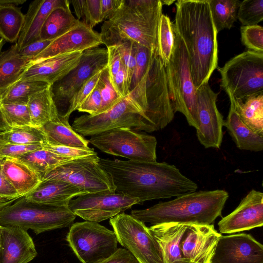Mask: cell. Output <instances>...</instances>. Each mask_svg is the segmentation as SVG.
Listing matches in <instances>:
<instances>
[{
  "label": "cell",
  "instance_id": "1",
  "mask_svg": "<svg viewBox=\"0 0 263 263\" xmlns=\"http://www.w3.org/2000/svg\"><path fill=\"white\" fill-rule=\"evenodd\" d=\"M99 163L111 176L115 192L135 198L139 203L178 197L198 189L176 166L166 162L99 158Z\"/></svg>",
  "mask_w": 263,
  "mask_h": 263
},
{
  "label": "cell",
  "instance_id": "2",
  "mask_svg": "<svg viewBox=\"0 0 263 263\" xmlns=\"http://www.w3.org/2000/svg\"><path fill=\"white\" fill-rule=\"evenodd\" d=\"M175 6L174 31L184 43L197 89L209 83L218 67V33L208 0H178Z\"/></svg>",
  "mask_w": 263,
  "mask_h": 263
},
{
  "label": "cell",
  "instance_id": "3",
  "mask_svg": "<svg viewBox=\"0 0 263 263\" xmlns=\"http://www.w3.org/2000/svg\"><path fill=\"white\" fill-rule=\"evenodd\" d=\"M162 6L161 0H123L117 12L101 26L103 44L108 47L131 41L158 52Z\"/></svg>",
  "mask_w": 263,
  "mask_h": 263
},
{
  "label": "cell",
  "instance_id": "4",
  "mask_svg": "<svg viewBox=\"0 0 263 263\" xmlns=\"http://www.w3.org/2000/svg\"><path fill=\"white\" fill-rule=\"evenodd\" d=\"M229 198L222 190L199 191L160 202L148 208L132 210L130 215L143 223L211 224L221 216Z\"/></svg>",
  "mask_w": 263,
  "mask_h": 263
},
{
  "label": "cell",
  "instance_id": "5",
  "mask_svg": "<svg viewBox=\"0 0 263 263\" xmlns=\"http://www.w3.org/2000/svg\"><path fill=\"white\" fill-rule=\"evenodd\" d=\"M149 104L146 84L140 81L113 107L103 113L76 118L72 128L82 136H92L119 128L136 131L155 132L148 119Z\"/></svg>",
  "mask_w": 263,
  "mask_h": 263
},
{
  "label": "cell",
  "instance_id": "6",
  "mask_svg": "<svg viewBox=\"0 0 263 263\" xmlns=\"http://www.w3.org/2000/svg\"><path fill=\"white\" fill-rule=\"evenodd\" d=\"M76 217L68 207L29 201L24 196L0 211V227L31 229L39 234L71 226Z\"/></svg>",
  "mask_w": 263,
  "mask_h": 263
},
{
  "label": "cell",
  "instance_id": "7",
  "mask_svg": "<svg viewBox=\"0 0 263 263\" xmlns=\"http://www.w3.org/2000/svg\"><path fill=\"white\" fill-rule=\"evenodd\" d=\"M175 35L174 51L165 67L169 96L174 112L182 113L189 125L197 129V89L193 82L184 43L179 36Z\"/></svg>",
  "mask_w": 263,
  "mask_h": 263
},
{
  "label": "cell",
  "instance_id": "8",
  "mask_svg": "<svg viewBox=\"0 0 263 263\" xmlns=\"http://www.w3.org/2000/svg\"><path fill=\"white\" fill-rule=\"evenodd\" d=\"M217 69L221 86L236 100L263 93V52L248 50Z\"/></svg>",
  "mask_w": 263,
  "mask_h": 263
},
{
  "label": "cell",
  "instance_id": "9",
  "mask_svg": "<svg viewBox=\"0 0 263 263\" xmlns=\"http://www.w3.org/2000/svg\"><path fill=\"white\" fill-rule=\"evenodd\" d=\"M88 142L104 153L128 160L157 162L156 137L131 128L108 130L91 136Z\"/></svg>",
  "mask_w": 263,
  "mask_h": 263
},
{
  "label": "cell",
  "instance_id": "10",
  "mask_svg": "<svg viewBox=\"0 0 263 263\" xmlns=\"http://www.w3.org/2000/svg\"><path fill=\"white\" fill-rule=\"evenodd\" d=\"M66 240L82 263H99L118 249L115 232L94 221L73 223Z\"/></svg>",
  "mask_w": 263,
  "mask_h": 263
},
{
  "label": "cell",
  "instance_id": "11",
  "mask_svg": "<svg viewBox=\"0 0 263 263\" xmlns=\"http://www.w3.org/2000/svg\"><path fill=\"white\" fill-rule=\"evenodd\" d=\"M98 155L72 160L48 171L41 180L65 181L78 187L86 194L103 191L115 192L110 175L99 163Z\"/></svg>",
  "mask_w": 263,
  "mask_h": 263
},
{
  "label": "cell",
  "instance_id": "12",
  "mask_svg": "<svg viewBox=\"0 0 263 263\" xmlns=\"http://www.w3.org/2000/svg\"><path fill=\"white\" fill-rule=\"evenodd\" d=\"M118 241L139 263H164L162 249L144 223L121 213L110 218Z\"/></svg>",
  "mask_w": 263,
  "mask_h": 263
},
{
  "label": "cell",
  "instance_id": "13",
  "mask_svg": "<svg viewBox=\"0 0 263 263\" xmlns=\"http://www.w3.org/2000/svg\"><path fill=\"white\" fill-rule=\"evenodd\" d=\"M107 48L95 47L83 52L79 64L66 76L50 86V90L59 116H65L68 104L82 85L97 72L106 68Z\"/></svg>",
  "mask_w": 263,
  "mask_h": 263
},
{
  "label": "cell",
  "instance_id": "14",
  "mask_svg": "<svg viewBox=\"0 0 263 263\" xmlns=\"http://www.w3.org/2000/svg\"><path fill=\"white\" fill-rule=\"evenodd\" d=\"M139 200L124 194L109 191L87 193L73 198L69 209L87 221L101 222L123 213Z\"/></svg>",
  "mask_w": 263,
  "mask_h": 263
},
{
  "label": "cell",
  "instance_id": "15",
  "mask_svg": "<svg viewBox=\"0 0 263 263\" xmlns=\"http://www.w3.org/2000/svg\"><path fill=\"white\" fill-rule=\"evenodd\" d=\"M218 93L205 83L197 89L198 128L197 138L205 148H220L223 138L224 120L216 101Z\"/></svg>",
  "mask_w": 263,
  "mask_h": 263
},
{
  "label": "cell",
  "instance_id": "16",
  "mask_svg": "<svg viewBox=\"0 0 263 263\" xmlns=\"http://www.w3.org/2000/svg\"><path fill=\"white\" fill-rule=\"evenodd\" d=\"M211 263H263V246L248 234L221 235Z\"/></svg>",
  "mask_w": 263,
  "mask_h": 263
},
{
  "label": "cell",
  "instance_id": "17",
  "mask_svg": "<svg viewBox=\"0 0 263 263\" xmlns=\"http://www.w3.org/2000/svg\"><path fill=\"white\" fill-rule=\"evenodd\" d=\"M103 44L100 33L81 21L66 33L53 40L28 65L57 55L98 47Z\"/></svg>",
  "mask_w": 263,
  "mask_h": 263
},
{
  "label": "cell",
  "instance_id": "18",
  "mask_svg": "<svg viewBox=\"0 0 263 263\" xmlns=\"http://www.w3.org/2000/svg\"><path fill=\"white\" fill-rule=\"evenodd\" d=\"M220 233L234 234L263 226V193L252 190L238 206L218 223Z\"/></svg>",
  "mask_w": 263,
  "mask_h": 263
},
{
  "label": "cell",
  "instance_id": "19",
  "mask_svg": "<svg viewBox=\"0 0 263 263\" xmlns=\"http://www.w3.org/2000/svg\"><path fill=\"white\" fill-rule=\"evenodd\" d=\"M221 235L213 224H187L180 242L183 258L192 263H211Z\"/></svg>",
  "mask_w": 263,
  "mask_h": 263
},
{
  "label": "cell",
  "instance_id": "20",
  "mask_svg": "<svg viewBox=\"0 0 263 263\" xmlns=\"http://www.w3.org/2000/svg\"><path fill=\"white\" fill-rule=\"evenodd\" d=\"M0 263H28L37 255L27 231L17 227H1Z\"/></svg>",
  "mask_w": 263,
  "mask_h": 263
},
{
  "label": "cell",
  "instance_id": "21",
  "mask_svg": "<svg viewBox=\"0 0 263 263\" xmlns=\"http://www.w3.org/2000/svg\"><path fill=\"white\" fill-rule=\"evenodd\" d=\"M83 52L61 54L28 65L19 80H39L51 86L79 64Z\"/></svg>",
  "mask_w": 263,
  "mask_h": 263
},
{
  "label": "cell",
  "instance_id": "22",
  "mask_svg": "<svg viewBox=\"0 0 263 263\" xmlns=\"http://www.w3.org/2000/svg\"><path fill=\"white\" fill-rule=\"evenodd\" d=\"M86 194L78 187L65 181L57 179L42 180L25 197L29 201L55 206L68 207L70 200Z\"/></svg>",
  "mask_w": 263,
  "mask_h": 263
},
{
  "label": "cell",
  "instance_id": "23",
  "mask_svg": "<svg viewBox=\"0 0 263 263\" xmlns=\"http://www.w3.org/2000/svg\"><path fill=\"white\" fill-rule=\"evenodd\" d=\"M68 0H35L29 5L25 14L23 27L16 42L19 50L40 40L41 28L50 12L55 8L64 6Z\"/></svg>",
  "mask_w": 263,
  "mask_h": 263
},
{
  "label": "cell",
  "instance_id": "24",
  "mask_svg": "<svg viewBox=\"0 0 263 263\" xmlns=\"http://www.w3.org/2000/svg\"><path fill=\"white\" fill-rule=\"evenodd\" d=\"M187 224L165 223L152 225L149 230L159 244L164 263H189L182 254L180 242Z\"/></svg>",
  "mask_w": 263,
  "mask_h": 263
},
{
  "label": "cell",
  "instance_id": "25",
  "mask_svg": "<svg viewBox=\"0 0 263 263\" xmlns=\"http://www.w3.org/2000/svg\"><path fill=\"white\" fill-rule=\"evenodd\" d=\"M230 107L223 126L227 127L236 146L241 150L259 152L263 149V136L252 130L241 119L236 108L235 98L227 91Z\"/></svg>",
  "mask_w": 263,
  "mask_h": 263
},
{
  "label": "cell",
  "instance_id": "26",
  "mask_svg": "<svg viewBox=\"0 0 263 263\" xmlns=\"http://www.w3.org/2000/svg\"><path fill=\"white\" fill-rule=\"evenodd\" d=\"M0 167L21 196L31 192L42 181L37 173L17 158H5Z\"/></svg>",
  "mask_w": 263,
  "mask_h": 263
},
{
  "label": "cell",
  "instance_id": "27",
  "mask_svg": "<svg viewBox=\"0 0 263 263\" xmlns=\"http://www.w3.org/2000/svg\"><path fill=\"white\" fill-rule=\"evenodd\" d=\"M41 129L46 139V143L53 145L88 148L89 142L77 133L67 120L59 118L44 125Z\"/></svg>",
  "mask_w": 263,
  "mask_h": 263
},
{
  "label": "cell",
  "instance_id": "28",
  "mask_svg": "<svg viewBox=\"0 0 263 263\" xmlns=\"http://www.w3.org/2000/svg\"><path fill=\"white\" fill-rule=\"evenodd\" d=\"M29 61L20 54L17 43L0 53V94L17 81Z\"/></svg>",
  "mask_w": 263,
  "mask_h": 263
},
{
  "label": "cell",
  "instance_id": "29",
  "mask_svg": "<svg viewBox=\"0 0 263 263\" xmlns=\"http://www.w3.org/2000/svg\"><path fill=\"white\" fill-rule=\"evenodd\" d=\"M70 2L54 8L46 19L40 33V40H53L68 32L80 22L72 14Z\"/></svg>",
  "mask_w": 263,
  "mask_h": 263
},
{
  "label": "cell",
  "instance_id": "30",
  "mask_svg": "<svg viewBox=\"0 0 263 263\" xmlns=\"http://www.w3.org/2000/svg\"><path fill=\"white\" fill-rule=\"evenodd\" d=\"M32 126L41 128L59 118L50 86L31 96L27 103Z\"/></svg>",
  "mask_w": 263,
  "mask_h": 263
},
{
  "label": "cell",
  "instance_id": "31",
  "mask_svg": "<svg viewBox=\"0 0 263 263\" xmlns=\"http://www.w3.org/2000/svg\"><path fill=\"white\" fill-rule=\"evenodd\" d=\"M50 86L48 83L39 80H18L0 94V103L27 104L29 98Z\"/></svg>",
  "mask_w": 263,
  "mask_h": 263
},
{
  "label": "cell",
  "instance_id": "32",
  "mask_svg": "<svg viewBox=\"0 0 263 263\" xmlns=\"http://www.w3.org/2000/svg\"><path fill=\"white\" fill-rule=\"evenodd\" d=\"M237 111L244 123L252 130L263 136V93L242 101L235 99Z\"/></svg>",
  "mask_w": 263,
  "mask_h": 263
},
{
  "label": "cell",
  "instance_id": "33",
  "mask_svg": "<svg viewBox=\"0 0 263 263\" xmlns=\"http://www.w3.org/2000/svg\"><path fill=\"white\" fill-rule=\"evenodd\" d=\"M41 177L48 171L72 160L53 153L43 147L28 152L17 158Z\"/></svg>",
  "mask_w": 263,
  "mask_h": 263
},
{
  "label": "cell",
  "instance_id": "34",
  "mask_svg": "<svg viewBox=\"0 0 263 263\" xmlns=\"http://www.w3.org/2000/svg\"><path fill=\"white\" fill-rule=\"evenodd\" d=\"M25 14L14 5L0 7V35L5 41L16 43L23 27Z\"/></svg>",
  "mask_w": 263,
  "mask_h": 263
},
{
  "label": "cell",
  "instance_id": "35",
  "mask_svg": "<svg viewBox=\"0 0 263 263\" xmlns=\"http://www.w3.org/2000/svg\"><path fill=\"white\" fill-rule=\"evenodd\" d=\"M214 24L217 33L230 29L237 19L241 1L239 0H208Z\"/></svg>",
  "mask_w": 263,
  "mask_h": 263
},
{
  "label": "cell",
  "instance_id": "36",
  "mask_svg": "<svg viewBox=\"0 0 263 263\" xmlns=\"http://www.w3.org/2000/svg\"><path fill=\"white\" fill-rule=\"evenodd\" d=\"M0 138L6 142L20 145L44 144L45 136L42 130L32 126L11 127L0 132Z\"/></svg>",
  "mask_w": 263,
  "mask_h": 263
},
{
  "label": "cell",
  "instance_id": "37",
  "mask_svg": "<svg viewBox=\"0 0 263 263\" xmlns=\"http://www.w3.org/2000/svg\"><path fill=\"white\" fill-rule=\"evenodd\" d=\"M173 23L166 15L162 14L158 28V54L164 67L168 64L173 54L175 44Z\"/></svg>",
  "mask_w": 263,
  "mask_h": 263
},
{
  "label": "cell",
  "instance_id": "38",
  "mask_svg": "<svg viewBox=\"0 0 263 263\" xmlns=\"http://www.w3.org/2000/svg\"><path fill=\"white\" fill-rule=\"evenodd\" d=\"M73 7L77 19L82 20L91 28L102 22L101 16V0L69 1Z\"/></svg>",
  "mask_w": 263,
  "mask_h": 263
},
{
  "label": "cell",
  "instance_id": "39",
  "mask_svg": "<svg viewBox=\"0 0 263 263\" xmlns=\"http://www.w3.org/2000/svg\"><path fill=\"white\" fill-rule=\"evenodd\" d=\"M0 108L6 122L10 127L31 126L27 104L0 103Z\"/></svg>",
  "mask_w": 263,
  "mask_h": 263
},
{
  "label": "cell",
  "instance_id": "40",
  "mask_svg": "<svg viewBox=\"0 0 263 263\" xmlns=\"http://www.w3.org/2000/svg\"><path fill=\"white\" fill-rule=\"evenodd\" d=\"M237 19L242 26L258 25L263 20V0L241 1Z\"/></svg>",
  "mask_w": 263,
  "mask_h": 263
},
{
  "label": "cell",
  "instance_id": "41",
  "mask_svg": "<svg viewBox=\"0 0 263 263\" xmlns=\"http://www.w3.org/2000/svg\"><path fill=\"white\" fill-rule=\"evenodd\" d=\"M98 84L100 89L102 99L100 114L109 110L119 102L122 97L113 86L107 67L101 71Z\"/></svg>",
  "mask_w": 263,
  "mask_h": 263
},
{
  "label": "cell",
  "instance_id": "42",
  "mask_svg": "<svg viewBox=\"0 0 263 263\" xmlns=\"http://www.w3.org/2000/svg\"><path fill=\"white\" fill-rule=\"evenodd\" d=\"M136 66L132 78L130 91L140 82L144 75L150 63L153 55L157 52H153L147 48L133 42Z\"/></svg>",
  "mask_w": 263,
  "mask_h": 263
},
{
  "label": "cell",
  "instance_id": "43",
  "mask_svg": "<svg viewBox=\"0 0 263 263\" xmlns=\"http://www.w3.org/2000/svg\"><path fill=\"white\" fill-rule=\"evenodd\" d=\"M242 43L249 50L263 52V28L259 25L240 27Z\"/></svg>",
  "mask_w": 263,
  "mask_h": 263
},
{
  "label": "cell",
  "instance_id": "44",
  "mask_svg": "<svg viewBox=\"0 0 263 263\" xmlns=\"http://www.w3.org/2000/svg\"><path fill=\"white\" fill-rule=\"evenodd\" d=\"M101 71L97 72L87 80L74 94L69 102L65 116L62 118L69 120L71 114L78 109L96 87Z\"/></svg>",
  "mask_w": 263,
  "mask_h": 263
},
{
  "label": "cell",
  "instance_id": "45",
  "mask_svg": "<svg viewBox=\"0 0 263 263\" xmlns=\"http://www.w3.org/2000/svg\"><path fill=\"white\" fill-rule=\"evenodd\" d=\"M42 147L59 156L71 160L86 158L98 155L93 149L90 147L82 148L70 146L53 145L48 143L43 144Z\"/></svg>",
  "mask_w": 263,
  "mask_h": 263
},
{
  "label": "cell",
  "instance_id": "46",
  "mask_svg": "<svg viewBox=\"0 0 263 263\" xmlns=\"http://www.w3.org/2000/svg\"><path fill=\"white\" fill-rule=\"evenodd\" d=\"M43 144L20 145L11 143L0 138V157L3 158H17L31 151L41 148Z\"/></svg>",
  "mask_w": 263,
  "mask_h": 263
},
{
  "label": "cell",
  "instance_id": "47",
  "mask_svg": "<svg viewBox=\"0 0 263 263\" xmlns=\"http://www.w3.org/2000/svg\"><path fill=\"white\" fill-rule=\"evenodd\" d=\"M121 62L126 68L128 77L132 82L135 66V54L133 42L126 41L118 45Z\"/></svg>",
  "mask_w": 263,
  "mask_h": 263
},
{
  "label": "cell",
  "instance_id": "48",
  "mask_svg": "<svg viewBox=\"0 0 263 263\" xmlns=\"http://www.w3.org/2000/svg\"><path fill=\"white\" fill-rule=\"evenodd\" d=\"M101 104L100 89L97 83L95 88L77 110L90 115H96L99 114Z\"/></svg>",
  "mask_w": 263,
  "mask_h": 263
},
{
  "label": "cell",
  "instance_id": "49",
  "mask_svg": "<svg viewBox=\"0 0 263 263\" xmlns=\"http://www.w3.org/2000/svg\"><path fill=\"white\" fill-rule=\"evenodd\" d=\"M112 84L116 91L121 97L123 98L129 93L131 82L127 70L122 63L118 72L112 81Z\"/></svg>",
  "mask_w": 263,
  "mask_h": 263
},
{
  "label": "cell",
  "instance_id": "50",
  "mask_svg": "<svg viewBox=\"0 0 263 263\" xmlns=\"http://www.w3.org/2000/svg\"><path fill=\"white\" fill-rule=\"evenodd\" d=\"M106 48L108 51L107 67L112 83L122 65L121 59L118 46H109Z\"/></svg>",
  "mask_w": 263,
  "mask_h": 263
},
{
  "label": "cell",
  "instance_id": "51",
  "mask_svg": "<svg viewBox=\"0 0 263 263\" xmlns=\"http://www.w3.org/2000/svg\"><path fill=\"white\" fill-rule=\"evenodd\" d=\"M53 40H39L31 43L20 50V54L29 62L43 51Z\"/></svg>",
  "mask_w": 263,
  "mask_h": 263
},
{
  "label": "cell",
  "instance_id": "52",
  "mask_svg": "<svg viewBox=\"0 0 263 263\" xmlns=\"http://www.w3.org/2000/svg\"><path fill=\"white\" fill-rule=\"evenodd\" d=\"M99 263H139L132 253L125 248H118L110 256Z\"/></svg>",
  "mask_w": 263,
  "mask_h": 263
},
{
  "label": "cell",
  "instance_id": "53",
  "mask_svg": "<svg viewBox=\"0 0 263 263\" xmlns=\"http://www.w3.org/2000/svg\"><path fill=\"white\" fill-rule=\"evenodd\" d=\"M123 0H101V16L102 21L109 20L121 6Z\"/></svg>",
  "mask_w": 263,
  "mask_h": 263
},
{
  "label": "cell",
  "instance_id": "54",
  "mask_svg": "<svg viewBox=\"0 0 263 263\" xmlns=\"http://www.w3.org/2000/svg\"><path fill=\"white\" fill-rule=\"evenodd\" d=\"M1 167V166H0ZM0 196L4 197H17L19 195L10 182L7 179L0 167Z\"/></svg>",
  "mask_w": 263,
  "mask_h": 263
},
{
  "label": "cell",
  "instance_id": "55",
  "mask_svg": "<svg viewBox=\"0 0 263 263\" xmlns=\"http://www.w3.org/2000/svg\"><path fill=\"white\" fill-rule=\"evenodd\" d=\"M26 2V0H0V7L9 5L17 6L23 4Z\"/></svg>",
  "mask_w": 263,
  "mask_h": 263
},
{
  "label": "cell",
  "instance_id": "56",
  "mask_svg": "<svg viewBox=\"0 0 263 263\" xmlns=\"http://www.w3.org/2000/svg\"><path fill=\"white\" fill-rule=\"evenodd\" d=\"M18 198L17 197H4L0 196V211Z\"/></svg>",
  "mask_w": 263,
  "mask_h": 263
},
{
  "label": "cell",
  "instance_id": "57",
  "mask_svg": "<svg viewBox=\"0 0 263 263\" xmlns=\"http://www.w3.org/2000/svg\"><path fill=\"white\" fill-rule=\"evenodd\" d=\"M11 127L8 125L0 108V132L9 129Z\"/></svg>",
  "mask_w": 263,
  "mask_h": 263
},
{
  "label": "cell",
  "instance_id": "58",
  "mask_svg": "<svg viewBox=\"0 0 263 263\" xmlns=\"http://www.w3.org/2000/svg\"><path fill=\"white\" fill-rule=\"evenodd\" d=\"M5 41L4 39L0 35V53L2 52V48L5 44Z\"/></svg>",
  "mask_w": 263,
  "mask_h": 263
},
{
  "label": "cell",
  "instance_id": "59",
  "mask_svg": "<svg viewBox=\"0 0 263 263\" xmlns=\"http://www.w3.org/2000/svg\"><path fill=\"white\" fill-rule=\"evenodd\" d=\"M161 2L162 5H166L168 6V5H171L173 3L175 2L176 1H161Z\"/></svg>",
  "mask_w": 263,
  "mask_h": 263
},
{
  "label": "cell",
  "instance_id": "60",
  "mask_svg": "<svg viewBox=\"0 0 263 263\" xmlns=\"http://www.w3.org/2000/svg\"><path fill=\"white\" fill-rule=\"evenodd\" d=\"M4 159L5 158H3L0 157V166H1V164H2L3 161L4 160Z\"/></svg>",
  "mask_w": 263,
  "mask_h": 263
},
{
  "label": "cell",
  "instance_id": "61",
  "mask_svg": "<svg viewBox=\"0 0 263 263\" xmlns=\"http://www.w3.org/2000/svg\"><path fill=\"white\" fill-rule=\"evenodd\" d=\"M0 234H1V227H0ZM0 246H1V235H0Z\"/></svg>",
  "mask_w": 263,
  "mask_h": 263
},
{
  "label": "cell",
  "instance_id": "62",
  "mask_svg": "<svg viewBox=\"0 0 263 263\" xmlns=\"http://www.w3.org/2000/svg\"><path fill=\"white\" fill-rule=\"evenodd\" d=\"M189 263H192V262H189Z\"/></svg>",
  "mask_w": 263,
  "mask_h": 263
}]
</instances>
